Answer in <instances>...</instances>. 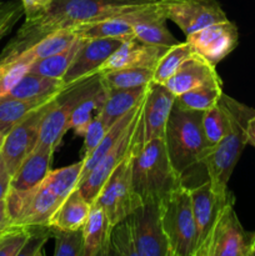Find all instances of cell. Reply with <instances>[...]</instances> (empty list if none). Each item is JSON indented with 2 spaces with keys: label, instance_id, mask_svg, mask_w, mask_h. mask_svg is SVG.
<instances>
[{
  "label": "cell",
  "instance_id": "1",
  "mask_svg": "<svg viewBox=\"0 0 255 256\" xmlns=\"http://www.w3.org/2000/svg\"><path fill=\"white\" fill-rule=\"evenodd\" d=\"M166 2L170 0H54L39 16L25 20L0 52V62L14 59L58 29L90 24L146 5Z\"/></svg>",
  "mask_w": 255,
  "mask_h": 256
},
{
  "label": "cell",
  "instance_id": "2",
  "mask_svg": "<svg viewBox=\"0 0 255 256\" xmlns=\"http://www.w3.org/2000/svg\"><path fill=\"white\" fill-rule=\"evenodd\" d=\"M82 162L50 170L44 180L29 192L9 190L8 210L12 224L48 225L50 216L62 200L78 188Z\"/></svg>",
  "mask_w": 255,
  "mask_h": 256
},
{
  "label": "cell",
  "instance_id": "3",
  "mask_svg": "<svg viewBox=\"0 0 255 256\" xmlns=\"http://www.w3.org/2000/svg\"><path fill=\"white\" fill-rule=\"evenodd\" d=\"M219 104L228 118V130L224 138L206 152L202 164L208 172V180L219 195L229 192L228 182L234 168L248 144V124L255 109L242 104L232 96L222 94Z\"/></svg>",
  "mask_w": 255,
  "mask_h": 256
},
{
  "label": "cell",
  "instance_id": "4",
  "mask_svg": "<svg viewBox=\"0 0 255 256\" xmlns=\"http://www.w3.org/2000/svg\"><path fill=\"white\" fill-rule=\"evenodd\" d=\"M132 182L142 202H160L182 182L170 162L162 138L142 144L140 122L132 152Z\"/></svg>",
  "mask_w": 255,
  "mask_h": 256
},
{
  "label": "cell",
  "instance_id": "5",
  "mask_svg": "<svg viewBox=\"0 0 255 256\" xmlns=\"http://www.w3.org/2000/svg\"><path fill=\"white\" fill-rule=\"evenodd\" d=\"M202 112L184 110L172 106L164 132V142L168 156L178 175L202 164L209 152L202 126Z\"/></svg>",
  "mask_w": 255,
  "mask_h": 256
},
{
  "label": "cell",
  "instance_id": "6",
  "mask_svg": "<svg viewBox=\"0 0 255 256\" xmlns=\"http://www.w3.org/2000/svg\"><path fill=\"white\" fill-rule=\"evenodd\" d=\"M169 256H194L196 230L190 188L182 182L159 202Z\"/></svg>",
  "mask_w": 255,
  "mask_h": 256
},
{
  "label": "cell",
  "instance_id": "7",
  "mask_svg": "<svg viewBox=\"0 0 255 256\" xmlns=\"http://www.w3.org/2000/svg\"><path fill=\"white\" fill-rule=\"evenodd\" d=\"M104 89L100 72L68 85L52 99L40 126L39 142L58 149L65 132L72 112L86 98Z\"/></svg>",
  "mask_w": 255,
  "mask_h": 256
},
{
  "label": "cell",
  "instance_id": "8",
  "mask_svg": "<svg viewBox=\"0 0 255 256\" xmlns=\"http://www.w3.org/2000/svg\"><path fill=\"white\" fill-rule=\"evenodd\" d=\"M92 204L102 208L112 226L142 204L132 189V152L110 174Z\"/></svg>",
  "mask_w": 255,
  "mask_h": 256
},
{
  "label": "cell",
  "instance_id": "9",
  "mask_svg": "<svg viewBox=\"0 0 255 256\" xmlns=\"http://www.w3.org/2000/svg\"><path fill=\"white\" fill-rule=\"evenodd\" d=\"M234 202L232 194L218 216L204 256H250L255 232L242 228L234 210Z\"/></svg>",
  "mask_w": 255,
  "mask_h": 256
},
{
  "label": "cell",
  "instance_id": "10",
  "mask_svg": "<svg viewBox=\"0 0 255 256\" xmlns=\"http://www.w3.org/2000/svg\"><path fill=\"white\" fill-rule=\"evenodd\" d=\"M138 256H169L159 202H142L126 218Z\"/></svg>",
  "mask_w": 255,
  "mask_h": 256
},
{
  "label": "cell",
  "instance_id": "11",
  "mask_svg": "<svg viewBox=\"0 0 255 256\" xmlns=\"http://www.w3.org/2000/svg\"><path fill=\"white\" fill-rule=\"evenodd\" d=\"M52 99L26 115L5 135L0 155L4 159L12 176L15 174L22 160L35 149L39 142L40 126Z\"/></svg>",
  "mask_w": 255,
  "mask_h": 256
},
{
  "label": "cell",
  "instance_id": "12",
  "mask_svg": "<svg viewBox=\"0 0 255 256\" xmlns=\"http://www.w3.org/2000/svg\"><path fill=\"white\" fill-rule=\"evenodd\" d=\"M168 2H169L146 5V6L139 8V9L130 10V12H125L122 14L114 15V16L106 18V19L99 20V22L79 25L76 26L78 34L85 39H92V38H115V39L122 40L130 39V38H134V26L138 22L148 19H154V18H168Z\"/></svg>",
  "mask_w": 255,
  "mask_h": 256
},
{
  "label": "cell",
  "instance_id": "13",
  "mask_svg": "<svg viewBox=\"0 0 255 256\" xmlns=\"http://www.w3.org/2000/svg\"><path fill=\"white\" fill-rule=\"evenodd\" d=\"M190 195H192V215H194L195 230H196L194 256H204V252L218 216L232 192H229L226 195L216 194L212 189V182L206 180L199 186L190 188Z\"/></svg>",
  "mask_w": 255,
  "mask_h": 256
},
{
  "label": "cell",
  "instance_id": "14",
  "mask_svg": "<svg viewBox=\"0 0 255 256\" xmlns=\"http://www.w3.org/2000/svg\"><path fill=\"white\" fill-rule=\"evenodd\" d=\"M142 106H140L139 112L135 115L134 119L132 120L129 126L126 128L124 134L122 135L119 142H118L116 144L114 145V148L100 160L99 164L92 170V172L78 185V188H79L80 192H82V195H84L92 204L94 202L95 198L98 196L100 189H102V185L105 184L108 178H109L110 174L115 170V168H116L118 165L132 152V148H134L135 145V140H136L138 126H139L140 115H142Z\"/></svg>",
  "mask_w": 255,
  "mask_h": 256
},
{
  "label": "cell",
  "instance_id": "15",
  "mask_svg": "<svg viewBox=\"0 0 255 256\" xmlns=\"http://www.w3.org/2000/svg\"><path fill=\"white\" fill-rule=\"evenodd\" d=\"M166 12L168 20L175 22L185 35L229 20L216 0H172Z\"/></svg>",
  "mask_w": 255,
  "mask_h": 256
},
{
  "label": "cell",
  "instance_id": "16",
  "mask_svg": "<svg viewBox=\"0 0 255 256\" xmlns=\"http://www.w3.org/2000/svg\"><path fill=\"white\" fill-rule=\"evenodd\" d=\"M186 42L195 54L216 65L238 46L239 32L236 25L228 20L186 35Z\"/></svg>",
  "mask_w": 255,
  "mask_h": 256
},
{
  "label": "cell",
  "instance_id": "17",
  "mask_svg": "<svg viewBox=\"0 0 255 256\" xmlns=\"http://www.w3.org/2000/svg\"><path fill=\"white\" fill-rule=\"evenodd\" d=\"M174 102L175 95L164 84L152 82L148 85L140 118L142 144L149 140L164 138L165 126Z\"/></svg>",
  "mask_w": 255,
  "mask_h": 256
},
{
  "label": "cell",
  "instance_id": "18",
  "mask_svg": "<svg viewBox=\"0 0 255 256\" xmlns=\"http://www.w3.org/2000/svg\"><path fill=\"white\" fill-rule=\"evenodd\" d=\"M124 40L115 38H92L85 39L78 50L72 65L62 76L64 84L70 85L99 72L108 58L122 45Z\"/></svg>",
  "mask_w": 255,
  "mask_h": 256
},
{
  "label": "cell",
  "instance_id": "19",
  "mask_svg": "<svg viewBox=\"0 0 255 256\" xmlns=\"http://www.w3.org/2000/svg\"><path fill=\"white\" fill-rule=\"evenodd\" d=\"M169 48L146 44L135 38L124 40L102 65L99 72L124 68H146L154 70Z\"/></svg>",
  "mask_w": 255,
  "mask_h": 256
},
{
  "label": "cell",
  "instance_id": "20",
  "mask_svg": "<svg viewBox=\"0 0 255 256\" xmlns=\"http://www.w3.org/2000/svg\"><path fill=\"white\" fill-rule=\"evenodd\" d=\"M215 66L216 65L194 52V55L185 60L172 76L164 82V85L175 96H178L204 84L222 80Z\"/></svg>",
  "mask_w": 255,
  "mask_h": 256
},
{
  "label": "cell",
  "instance_id": "21",
  "mask_svg": "<svg viewBox=\"0 0 255 256\" xmlns=\"http://www.w3.org/2000/svg\"><path fill=\"white\" fill-rule=\"evenodd\" d=\"M54 148L38 142L35 149L22 160L12 178L10 189L15 192H29L36 188L52 170Z\"/></svg>",
  "mask_w": 255,
  "mask_h": 256
},
{
  "label": "cell",
  "instance_id": "22",
  "mask_svg": "<svg viewBox=\"0 0 255 256\" xmlns=\"http://www.w3.org/2000/svg\"><path fill=\"white\" fill-rule=\"evenodd\" d=\"M92 205L79 188H75L50 216L48 225L56 230H82Z\"/></svg>",
  "mask_w": 255,
  "mask_h": 256
},
{
  "label": "cell",
  "instance_id": "23",
  "mask_svg": "<svg viewBox=\"0 0 255 256\" xmlns=\"http://www.w3.org/2000/svg\"><path fill=\"white\" fill-rule=\"evenodd\" d=\"M112 225L110 224L102 208L92 204L86 222L82 226L84 254L82 256L110 255V236Z\"/></svg>",
  "mask_w": 255,
  "mask_h": 256
},
{
  "label": "cell",
  "instance_id": "24",
  "mask_svg": "<svg viewBox=\"0 0 255 256\" xmlns=\"http://www.w3.org/2000/svg\"><path fill=\"white\" fill-rule=\"evenodd\" d=\"M146 86L132 88V89H118L106 92V99L102 109L98 112V116L104 122L108 128L112 126L115 122L124 116L125 114L134 110L144 99L146 94Z\"/></svg>",
  "mask_w": 255,
  "mask_h": 256
},
{
  "label": "cell",
  "instance_id": "25",
  "mask_svg": "<svg viewBox=\"0 0 255 256\" xmlns=\"http://www.w3.org/2000/svg\"><path fill=\"white\" fill-rule=\"evenodd\" d=\"M142 102H140V104L138 105L134 110H132L130 112L125 114L124 116L120 118L118 122H115L114 124H112V126L106 130V132H105L104 138H102V142H99V145H98V146L95 148V149L92 150V152H90L88 156L82 158V174H80L79 182H82V180H84L85 178L90 174V172H92V170L94 169L98 164H99L100 160H102V158H104L105 155H106L108 152L112 149V148H114V145L119 142V139L122 138V135L124 134V132L126 130V128L129 126V124L132 122V120L134 119L135 115H136L138 112H139L140 106H142Z\"/></svg>",
  "mask_w": 255,
  "mask_h": 256
},
{
  "label": "cell",
  "instance_id": "26",
  "mask_svg": "<svg viewBox=\"0 0 255 256\" xmlns=\"http://www.w3.org/2000/svg\"><path fill=\"white\" fill-rule=\"evenodd\" d=\"M65 88L66 85L62 79L42 76L28 72L8 95L18 99H48L58 95Z\"/></svg>",
  "mask_w": 255,
  "mask_h": 256
},
{
  "label": "cell",
  "instance_id": "27",
  "mask_svg": "<svg viewBox=\"0 0 255 256\" xmlns=\"http://www.w3.org/2000/svg\"><path fill=\"white\" fill-rule=\"evenodd\" d=\"M56 96V95H55ZM52 96V98H55ZM48 99H18L6 95L0 99V132L6 135L15 125L26 115L52 100Z\"/></svg>",
  "mask_w": 255,
  "mask_h": 256
},
{
  "label": "cell",
  "instance_id": "28",
  "mask_svg": "<svg viewBox=\"0 0 255 256\" xmlns=\"http://www.w3.org/2000/svg\"><path fill=\"white\" fill-rule=\"evenodd\" d=\"M102 86L106 92L118 89L146 86L154 79V70L146 68H124L100 72Z\"/></svg>",
  "mask_w": 255,
  "mask_h": 256
},
{
  "label": "cell",
  "instance_id": "29",
  "mask_svg": "<svg viewBox=\"0 0 255 256\" xmlns=\"http://www.w3.org/2000/svg\"><path fill=\"white\" fill-rule=\"evenodd\" d=\"M222 94V80H218L178 95L175 96L174 105L184 110L205 112L215 106Z\"/></svg>",
  "mask_w": 255,
  "mask_h": 256
},
{
  "label": "cell",
  "instance_id": "30",
  "mask_svg": "<svg viewBox=\"0 0 255 256\" xmlns=\"http://www.w3.org/2000/svg\"><path fill=\"white\" fill-rule=\"evenodd\" d=\"M82 42H84V38L80 36L69 48L64 49L62 52L50 55V56L42 58V59L35 60L32 66H30L29 72L38 75H42V76L62 79L65 72H68L69 66L72 65L78 50L82 46Z\"/></svg>",
  "mask_w": 255,
  "mask_h": 256
},
{
  "label": "cell",
  "instance_id": "31",
  "mask_svg": "<svg viewBox=\"0 0 255 256\" xmlns=\"http://www.w3.org/2000/svg\"><path fill=\"white\" fill-rule=\"evenodd\" d=\"M166 20V16H160L138 22L134 26V38L146 44L164 48L179 44V40L168 29Z\"/></svg>",
  "mask_w": 255,
  "mask_h": 256
},
{
  "label": "cell",
  "instance_id": "32",
  "mask_svg": "<svg viewBox=\"0 0 255 256\" xmlns=\"http://www.w3.org/2000/svg\"><path fill=\"white\" fill-rule=\"evenodd\" d=\"M78 38L80 36L78 34L76 26L62 28V29H58L48 34L46 36L40 39L36 44H34L25 52H29L35 60L42 59V58L62 52L64 49L69 48Z\"/></svg>",
  "mask_w": 255,
  "mask_h": 256
},
{
  "label": "cell",
  "instance_id": "33",
  "mask_svg": "<svg viewBox=\"0 0 255 256\" xmlns=\"http://www.w3.org/2000/svg\"><path fill=\"white\" fill-rule=\"evenodd\" d=\"M105 99H106V92L105 89H102L80 102L70 116L69 122H68V130H72L76 136L84 138L88 126L100 112Z\"/></svg>",
  "mask_w": 255,
  "mask_h": 256
},
{
  "label": "cell",
  "instance_id": "34",
  "mask_svg": "<svg viewBox=\"0 0 255 256\" xmlns=\"http://www.w3.org/2000/svg\"><path fill=\"white\" fill-rule=\"evenodd\" d=\"M194 55V50L190 46L188 42L174 45L169 48L162 59L158 62L156 68L154 69V79L152 82L158 84H164L168 79L172 76L175 72L182 65L185 60L189 59Z\"/></svg>",
  "mask_w": 255,
  "mask_h": 256
},
{
  "label": "cell",
  "instance_id": "35",
  "mask_svg": "<svg viewBox=\"0 0 255 256\" xmlns=\"http://www.w3.org/2000/svg\"><path fill=\"white\" fill-rule=\"evenodd\" d=\"M35 62L28 52L8 62H0V99L6 96Z\"/></svg>",
  "mask_w": 255,
  "mask_h": 256
},
{
  "label": "cell",
  "instance_id": "36",
  "mask_svg": "<svg viewBox=\"0 0 255 256\" xmlns=\"http://www.w3.org/2000/svg\"><path fill=\"white\" fill-rule=\"evenodd\" d=\"M202 126L204 138L210 149L224 138L228 130V118L219 102L215 106L202 112Z\"/></svg>",
  "mask_w": 255,
  "mask_h": 256
},
{
  "label": "cell",
  "instance_id": "37",
  "mask_svg": "<svg viewBox=\"0 0 255 256\" xmlns=\"http://www.w3.org/2000/svg\"><path fill=\"white\" fill-rule=\"evenodd\" d=\"M29 235L30 225H6L0 235V256H19Z\"/></svg>",
  "mask_w": 255,
  "mask_h": 256
},
{
  "label": "cell",
  "instance_id": "38",
  "mask_svg": "<svg viewBox=\"0 0 255 256\" xmlns=\"http://www.w3.org/2000/svg\"><path fill=\"white\" fill-rule=\"evenodd\" d=\"M55 240L54 256H82L84 254V236L82 230L52 229Z\"/></svg>",
  "mask_w": 255,
  "mask_h": 256
},
{
  "label": "cell",
  "instance_id": "39",
  "mask_svg": "<svg viewBox=\"0 0 255 256\" xmlns=\"http://www.w3.org/2000/svg\"><path fill=\"white\" fill-rule=\"evenodd\" d=\"M110 254L120 256H138L134 239H132L126 219L122 220L112 228V236H110Z\"/></svg>",
  "mask_w": 255,
  "mask_h": 256
},
{
  "label": "cell",
  "instance_id": "40",
  "mask_svg": "<svg viewBox=\"0 0 255 256\" xmlns=\"http://www.w3.org/2000/svg\"><path fill=\"white\" fill-rule=\"evenodd\" d=\"M52 238V229L49 225H30V235L19 256H36L42 254L45 242Z\"/></svg>",
  "mask_w": 255,
  "mask_h": 256
},
{
  "label": "cell",
  "instance_id": "41",
  "mask_svg": "<svg viewBox=\"0 0 255 256\" xmlns=\"http://www.w3.org/2000/svg\"><path fill=\"white\" fill-rule=\"evenodd\" d=\"M108 129L109 128L104 124V122L98 115L92 119V122L88 126L84 138H82L84 139V148H82L84 155H82V158L88 156L99 145V142H102V139L104 138Z\"/></svg>",
  "mask_w": 255,
  "mask_h": 256
},
{
  "label": "cell",
  "instance_id": "42",
  "mask_svg": "<svg viewBox=\"0 0 255 256\" xmlns=\"http://www.w3.org/2000/svg\"><path fill=\"white\" fill-rule=\"evenodd\" d=\"M24 14L22 2H9L4 9L0 10V40L12 29L18 20Z\"/></svg>",
  "mask_w": 255,
  "mask_h": 256
},
{
  "label": "cell",
  "instance_id": "43",
  "mask_svg": "<svg viewBox=\"0 0 255 256\" xmlns=\"http://www.w3.org/2000/svg\"><path fill=\"white\" fill-rule=\"evenodd\" d=\"M54 0H22V8H24L25 20H32L39 16L42 12L48 9Z\"/></svg>",
  "mask_w": 255,
  "mask_h": 256
},
{
  "label": "cell",
  "instance_id": "44",
  "mask_svg": "<svg viewBox=\"0 0 255 256\" xmlns=\"http://www.w3.org/2000/svg\"><path fill=\"white\" fill-rule=\"evenodd\" d=\"M12 174L5 165L4 159L0 155V200L6 198L10 190V185H12Z\"/></svg>",
  "mask_w": 255,
  "mask_h": 256
},
{
  "label": "cell",
  "instance_id": "45",
  "mask_svg": "<svg viewBox=\"0 0 255 256\" xmlns=\"http://www.w3.org/2000/svg\"><path fill=\"white\" fill-rule=\"evenodd\" d=\"M8 224H12V219H10L9 210H8L6 199H2L0 200V226Z\"/></svg>",
  "mask_w": 255,
  "mask_h": 256
},
{
  "label": "cell",
  "instance_id": "46",
  "mask_svg": "<svg viewBox=\"0 0 255 256\" xmlns=\"http://www.w3.org/2000/svg\"><path fill=\"white\" fill-rule=\"evenodd\" d=\"M248 144L255 148V114L252 115L248 124Z\"/></svg>",
  "mask_w": 255,
  "mask_h": 256
},
{
  "label": "cell",
  "instance_id": "47",
  "mask_svg": "<svg viewBox=\"0 0 255 256\" xmlns=\"http://www.w3.org/2000/svg\"><path fill=\"white\" fill-rule=\"evenodd\" d=\"M4 140H5V134H2V132H0V150H2V144H4Z\"/></svg>",
  "mask_w": 255,
  "mask_h": 256
},
{
  "label": "cell",
  "instance_id": "48",
  "mask_svg": "<svg viewBox=\"0 0 255 256\" xmlns=\"http://www.w3.org/2000/svg\"><path fill=\"white\" fill-rule=\"evenodd\" d=\"M250 256H255V235H254V242L252 245V252H250Z\"/></svg>",
  "mask_w": 255,
  "mask_h": 256
},
{
  "label": "cell",
  "instance_id": "49",
  "mask_svg": "<svg viewBox=\"0 0 255 256\" xmlns=\"http://www.w3.org/2000/svg\"><path fill=\"white\" fill-rule=\"evenodd\" d=\"M6 4H8V2H0V10L4 9V8L6 6Z\"/></svg>",
  "mask_w": 255,
  "mask_h": 256
},
{
  "label": "cell",
  "instance_id": "50",
  "mask_svg": "<svg viewBox=\"0 0 255 256\" xmlns=\"http://www.w3.org/2000/svg\"><path fill=\"white\" fill-rule=\"evenodd\" d=\"M9 225V224H8ZM6 226V225H2V226H0V235H2V230H4V228Z\"/></svg>",
  "mask_w": 255,
  "mask_h": 256
}]
</instances>
